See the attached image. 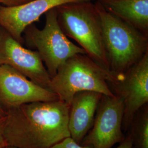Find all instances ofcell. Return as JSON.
I'll return each instance as SVG.
<instances>
[{"label":"cell","mask_w":148,"mask_h":148,"mask_svg":"<svg viewBox=\"0 0 148 148\" xmlns=\"http://www.w3.org/2000/svg\"><path fill=\"white\" fill-rule=\"evenodd\" d=\"M57 11L59 24L65 35L78 43L90 58L111 72L95 5L90 1L67 3L57 7Z\"/></svg>","instance_id":"4"},{"label":"cell","mask_w":148,"mask_h":148,"mask_svg":"<svg viewBox=\"0 0 148 148\" xmlns=\"http://www.w3.org/2000/svg\"><path fill=\"white\" fill-rule=\"evenodd\" d=\"M103 68L86 54H76L68 59L51 77L49 90L59 100L70 105L74 95L79 92L93 91L114 96L108 83L120 79Z\"/></svg>","instance_id":"3"},{"label":"cell","mask_w":148,"mask_h":148,"mask_svg":"<svg viewBox=\"0 0 148 148\" xmlns=\"http://www.w3.org/2000/svg\"><path fill=\"white\" fill-rule=\"evenodd\" d=\"M98 1H99V0H98Z\"/></svg>","instance_id":"20"},{"label":"cell","mask_w":148,"mask_h":148,"mask_svg":"<svg viewBox=\"0 0 148 148\" xmlns=\"http://www.w3.org/2000/svg\"><path fill=\"white\" fill-rule=\"evenodd\" d=\"M5 121V116L0 118V148H5L7 147L4 136Z\"/></svg>","instance_id":"15"},{"label":"cell","mask_w":148,"mask_h":148,"mask_svg":"<svg viewBox=\"0 0 148 148\" xmlns=\"http://www.w3.org/2000/svg\"><path fill=\"white\" fill-rule=\"evenodd\" d=\"M0 65L11 66L33 82L49 90L51 77L37 51L23 47L5 29L0 31Z\"/></svg>","instance_id":"9"},{"label":"cell","mask_w":148,"mask_h":148,"mask_svg":"<svg viewBox=\"0 0 148 148\" xmlns=\"http://www.w3.org/2000/svg\"><path fill=\"white\" fill-rule=\"evenodd\" d=\"M5 148H12V147H5Z\"/></svg>","instance_id":"19"},{"label":"cell","mask_w":148,"mask_h":148,"mask_svg":"<svg viewBox=\"0 0 148 148\" xmlns=\"http://www.w3.org/2000/svg\"><path fill=\"white\" fill-rule=\"evenodd\" d=\"M106 55L110 71L124 74L148 51V35L112 15L98 1Z\"/></svg>","instance_id":"2"},{"label":"cell","mask_w":148,"mask_h":148,"mask_svg":"<svg viewBox=\"0 0 148 148\" xmlns=\"http://www.w3.org/2000/svg\"><path fill=\"white\" fill-rule=\"evenodd\" d=\"M103 95L82 91L74 95L70 104L68 128L70 137L81 144L92 127L95 112Z\"/></svg>","instance_id":"11"},{"label":"cell","mask_w":148,"mask_h":148,"mask_svg":"<svg viewBox=\"0 0 148 148\" xmlns=\"http://www.w3.org/2000/svg\"><path fill=\"white\" fill-rule=\"evenodd\" d=\"M123 102L120 97L103 95L93 124L81 143L93 148H112L125 138L122 130Z\"/></svg>","instance_id":"6"},{"label":"cell","mask_w":148,"mask_h":148,"mask_svg":"<svg viewBox=\"0 0 148 148\" xmlns=\"http://www.w3.org/2000/svg\"><path fill=\"white\" fill-rule=\"evenodd\" d=\"M90 0H32L16 6L0 7V25L21 43L22 34L48 11L67 3Z\"/></svg>","instance_id":"10"},{"label":"cell","mask_w":148,"mask_h":148,"mask_svg":"<svg viewBox=\"0 0 148 148\" xmlns=\"http://www.w3.org/2000/svg\"><path fill=\"white\" fill-rule=\"evenodd\" d=\"M6 115V110L0 105V118L5 117Z\"/></svg>","instance_id":"18"},{"label":"cell","mask_w":148,"mask_h":148,"mask_svg":"<svg viewBox=\"0 0 148 148\" xmlns=\"http://www.w3.org/2000/svg\"><path fill=\"white\" fill-rule=\"evenodd\" d=\"M108 84L112 93L123 102L122 130L127 133L136 113L148 103V51L119 79Z\"/></svg>","instance_id":"7"},{"label":"cell","mask_w":148,"mask_h":148,"mask_svg":"<svg viewBox=\"0 0 148 148\" xmlns=\"http://www.w3.org/2000/svg\"><path fill=\"white\" fill-rule=\"evenodd\" d=\"M132 148H148V105L142 106L136 113L128 129Z\"/></svg>","instance_id":"13"},{"label":"cell","mask_w":148,"mask_h":148,"mask_svg":"<svg viewBox=\"0 0 148 148\" xmlns=\"http://www.w3.org/2000/svg\"><path fill=\"white\" fill-rule=\"evenodd\" d=\"M49 148H93L90 145H82L76 143L70 137L66 138Z\"/></svg>","instance_id":"14"},{"label":"cell","mask_w":148,"mask_h":148,"mask_svg":"<svg viewBox=\"0 0 148 148\" xmlns=\"http://www.w3.org/2000/svg\"><path fill=\"white\" fill-rule=\"evenodd\" d=\"M106 11L148 35V0H99Z\"/></svg>","instance_id":"12"},{"label":"cell","mask_w":148,"mask_h":148,"mask_svg":"<svg viewBox=\"0 0 148 148\" xmlns=\"http://www.w3.org/2000/svg\"><path fill=\"white\" fill-rule=\"evenodd\" d=\"M127 133L124 140L121 143H120L119 146L116 148H132L131 136L130 133L127 132Z\"/></svg>","instance_id":"17"},{"label":"cell","mask_w":148,"mask_h":148,"mask_svg":"<svg viewBox=\"0 0 148 148\" xmlns=\"http://www.w3.org/2000/svg\"><path fill=\"white\" fill-rule=\"evenodd\" d=\"M25 30L27 43L37 49L51 77L68 59L76 54H86L64 33L58 21L57 8L46 13V23L42 29L30 25Z\"/></svg>","instance_id":"5"},{"label":"cell","mask_w":148,"mask_h":148,"mask_svg":"<svg viewBox=\"0 0 148 148\" xmlns=\"http://www.w3.org/2000/svg\"><path fill=\"white\" fill-rule=\"evenodd\" d=\"M32 0H0V3L11 7L27 3Z\"/></svg>","instance_id":"16"},{"label":"cell","mask_w":148,"mask_h":148,"mask_svg":"<svg viewBox=\"0 0 148 148\" xmlns=\"http://www.w3.org/2000/svg\"><path fill=\"white\" fill-rule=\"evenodd\" d=\"M69 111L70 105L59 99L32 102L6 110L7 147L49 148L70 137Z\"/></svg>","instance_id":"1"},{"label":"cell","mask_w":148,"mask_h":148,"mask_svg":"<svg viewBox=\"0 0 148 148\" xmlns=\"http://www.w3.org/2000/svg\"><path fill=\"white\" fill-rule=\"evenodd\" d=\"M50 90L36 84L7 65H0V105L5 110L36 101L58 100Z\"/></svg>","instance_id":"8"}]
</instances>
